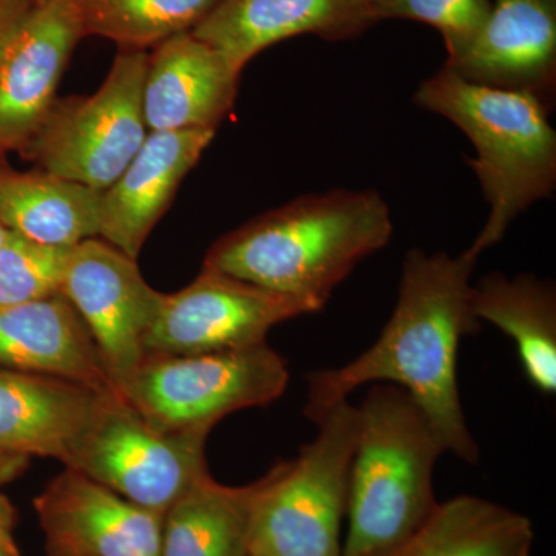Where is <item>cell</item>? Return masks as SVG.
I'll return each mask as SVG.
<instances>
[{
	"label": "cell",
	"instance_id": "1",
	"mask_svg": "<svg viewBox=\"0 0 556 556\" xmlns=\"http://www.w3.org/2000/svg\"><path fill=\"white\" fill-rule=\"evenodd\" d=\"M477 260L412 249L402 265L396 308L378 342L340 368L308 376L303 413L314 424L367 383L404 388L426 413L445 452L478 464L479 447L467 426L457 388L460 340L477 334L470 285Z\"/></svg>",
	"mask_w": 556,
	"mask_h": 556
},
{
	"label": "cell",
	"instance_id": "2",
	"mask_svg": "<svg viewBox=\"0 0 556 556\" xmlns=\"http://www.w3.org/2000/svg\"><path fill=\"white\" fill-rule=\"evenodd\" d=\"M391 236L390 207L379 192L336 189L252 219L219 239L203 266L298 299L317 313Z\"/></svg>",
	"mask_w": 556,
	"mask_h": 556
},
{
	"label": "cell",
	"instance_id": "3",
	"mask_svg": "<svg viewBox=\"0 0 556 556\" xmlns=\"http://www.w3.org/2000/svg\"><path fill=\"white\" fill-rule=\"evenodd\" d=\"M415 102L456 124L477 150L467 163L490 206L484 228L466 251L478 260L506 236L519 214L554 193L556 134L547 102L526 90L468 83L447 65L420 84Z\"/></svg>",
	"mask_w": 556,
	"mask_h": 556
},
{
	"label": "cell",
	"instance_id": "4",
	"mask_svg": "<svg viewBox=\"0 0 556 556\" xmlns=\"http://www.w3.org/2000/svg\"><path fill=\"white\" fill-rule=\"evenodd\" d=\"M357 409L343 556H386L437 510L433 470L445 450L404 388L375 383Z\"/></svg>",
	"mask_w": 556,
	"mask_h": 556
},
{
	"label": "cell",
	"instance_id": "5",
	"mask_svg": "<svg viewBox=\"0 0 556 556\" xmlns=\"http://www.w3.org/2000/svg\"><path fill=\"white\" fill-rule=\"evenodd\" d=\"M317 437L295 459L262 478L251 522V556H343L340 527L358 438L348 401L317 420Z\"/></svg>",
	"mask_w": 556,
	"mask_h": 556
},
{
	"label": "cell",
	"instance_id": "6",
	"mask_svg": "<svg viewBox=\"0 0 556 556\" xmlns=\"http://www.w3.org/2000/svg\"><path fill=\"white\" fill-rule=\"evenodd\" d=\"M288 382L287 362L265 342L193 356H150L118 393L161 430L211 431L232 413L273 404Z\"/></svg>",
	"mask_w": 556,
	"mask_h": 556
},
{
	"label": "cell",
	"instance_id": "7",
	"mask_svg": "<svg viewBox=\"0 0 556 556\" xmlns=\"http://www.w3.org/2000/svg\"><path fill=\"white\" fill-rule=\"evenodd\" d=\"M149 53L121 50L91 97L54 100L24 150L42 172L104 192L148 138L142 89Z\"/></svg>",
	"mask_w": 556,
	"mask_h": 556
},
{
	"label": "cell",
	"instance_id": "8",
	"mask_svg": "<svg viewBox=\"0 0 556 556\" xmlns=\"http://www.w3.org/2000/svg\"><path fill=\"white\" fill-rule=\"evenodd\" d=\"M207 430L166 431L130 407L121 394L100 408L65 468L79 471L148 510L167 508L201 478Z\"/></svg>",
	"mask_w": 556,
	"mask_h": 556
},
{
	"label": "cell",
	"instance_id": "9",
	"mask_svg": "<svg viewBox=\"0 0 556 556\" xmlns=\"http://www.w3.org/2000/svg\"><path fill=\"white\" fill-rule=\"evenodd\" d=\"M313 309L280 292L204 268L175 294H163L150 331V356H193L262 345L278 324Z\"/></svg>",
	"mask_w": 556,
	"mask_h": 556
},
{
	"label": "cell",
	"instance_id": "10",
	"mask_svg": "<svg viewBox=\"0 0 556 556\" xmlns=\"http://www.w3.org/2000/svg\"><path fill=\"white\" fill-rule=\"evenodd\" d=\"M83 38L80 0H24L0 28V156L24 148L46 118Z\"/></svg>",
	"mask_w": 556,
	"mask_h": 556
},
{
	"label": "cell",
	"instance_id": "11",
	"mask_svg": "<svg viewBox=\"0 0 556 556\" xmlns=\"http://www.w3.org/2000/svg\"><path fill=\"white\" fill-rule=\"evenodd\" d=\"M61 294L78 311L116 390L148 361L146 343L161 306L137 265L108 241L89 239L70 252Z\"/></svg>",
	"mask_w": 556,
	"mask_h": 556
},
{
	"label": "cell",
	"instance_id": "12",
	"mask_svg": "<svg viewBox=\"0 0 556 556\" xmlns=\"http://www.w3.org/2000/svg\"><path fill=\"white\" fill-rule=\"evenodd\" d=\"M49 556H160L163 514L65 468L35 500Z\"/></svg>",
	"mask_w": 556,
	"mask_h": 556
},
{
	"label": "cell",
	"instance_id": "13",
	"mask_svg": "<svg viewBox=\"0 0 556 556\" xmlns=\"http://www.w3.org/2000/svg\"><path fill=\"white\" fill-rule=\"evenodd\" d=\"M153 49L142 89L149 131L217 130L236 102L241 73L190 31Z\"/></svg>",
	"mask_w": 556,
	"mask_h": 556
},
{
	"label": "cell",
	"instance_id": "14",
	"mask_svg": "<svg viewBox=\"0 0 556 556\" xmlns=\"http://www.w3.org/2000/svg\"><path fill=\"white\" fill-rule=\"evenodd\" d=\"M555 0H492L473 42L447 62L468 83L526 90L546 102L555 86Z\"/></svg>",
	"mask_w": 556,
	"mask_h": 556
},
{
	"label": "cell",
	"instance_id": "15",
	"mask_svg": "<svg viewBox=\"0 0 556 556\" xmlns=\"http://www.w3.org/2000/svg\"><path fill=\"white\" fill-rule=\"evenodd\" d=\"M215 131H149L126 170L101 193L102 239L137 260L182 179L215 138Z\"/></svg>",
	"mask_w": 556,
	"mask_h": 556
},
{
	"label": "cell",
	"instance_id": "16",
	"mask_svg": "<svg viewBox=\"0 0 556 556\" xmlns=\"http://www.w3.org/2000/svg\"><path fill=\"white\" fill-rule=\"evenodd\" d=\"M104 396L72 380L0 368V453L67 467Z\"/></svg>",
	"mask_w": 556,
	"mask_h": 556
},
{
	"label": "cell",
	"instance_id": "17",
	"mask_svg": "<svg viewBox=\"0 0 556 556\" xmlns=\"http://www.w3.org/2000/svg\"><path fill=\"white\" fill-rule=\"evenodd\" d=\"M0 368L119 394L78 311L62 294L0 306Z\"/></svg>",
	"mask_w": 556,
	"mask_h": 556
},
{
	"label": "cell",
	"instance_id": "18",
	"mask_svg": "<svg viewBox=\"0 0 556 556\" xmlns=\"http://www.w3.org/2000/svg\"><path fill=\"white\" fill-rule=\"evenodd\" d=\"M368 24L365 9L353 0H222L190 33L241 73L260 51L280 40L305 33L342 38Z\"/></svg>",
	"mask_w": 556,
	"mask_h": 556
},
{
	"label": "cell",
	"instance_id": "19",
	"mask_svg": "<svg viewBox=\"0 0 556 556\" xmlns=\"http://www.w3.org/2000/svg\"><path fill=\"white\" fill-rule=\"evenodd\" d=\"M101 193L47 172L0 167V222L38 243L73 248L100 236Z\"/></svg>",
	"mask_w": 556,
	"mask_h": 556
},
{
	"label": "cell",
	"instance_id": "20",
	"mask_svg": "<svg viewBox=\"0 0 556 556\" xmlns=\"http://www.w3.org/2000/svg\"><path fill=\"white\" fill-rule=\"evenodd\" d=\"M471 309L479 321L495 325L518 346L530 382L556 393V292L551 281L522 274L495 273L473 287Z\"/></svg>",
	"mask_w": 556,
	"mask_h": 556
},
{
	"label": "cell",
	"instance_id": "21",
	"mask_svg": "<svg viewBox=\"0 0 556 556\" xmlns=\"http://www.w3.org/2000/svg\"><path fill=\"white\" fill-rule=\"evenodd\" d=\"M262 479L223 485L207 473L163 518L160 556H251V522Z\"/></svg>",
	"mask_w": 556,
	"mask_h": 556
},
{
	"label": "cell",
	"instance_id": "22",
	"mask_svg": "<svg viewBox=\"0 0 556 556\" xmlns=\"http://www.w3.org/2000/svg\"><path fill=\"white\" fill-rule=\"evenodd\" d=\"M533 541L525 515L463 495L439 504L426 525L386 556H530Z\"/></svg>",
	"mask_w": 556,
	"mask_h": 556
},
{
	"label": "cell",
	"instance_id": "23",
	"mask_svg": "<svg viewBox=\"0 0 556 556\" xmlns=\"http://www.w3.org/2000/svg\"><path fill=\"white\" fill-rule=\"evenodd\" d=\"M222 0H80L86 36L146 50L193 30Z\"/></svg>",
	"mask_w": 556,
	"mask_h": 556
},
{
	"label": "cell",
	"instance_id": "24",
	"mask_svg": "<svg viewBox=\"0 0 556 556\" xmlns=\"http://www.w3.org/2000/svg\"><path fill=\"white\" fill-rule=\"evenodd\" d=\"M73 248L49 247L7 229L0 249V306L61 294Z\"/></svg>",
	"mask_w": 556,
	"mask_h": 556
},
{
	"label": "cell",
	"instance_id": "25",
	"mask_svg": "<svg viewBox=\"0 0 556 556\" xmlns=\"http://www.w3.org/2000/svg\"><path fill=\"white\" fill-rule=\"evenodd\" d=\"M492 9V0H383L365 9L368 20H412L438 28L447 43L448 62L468 49Z\"/></svg>",
	"mask_w": 556,
	"mask_h": 556
},
{
	"label": "cell",
	"instance_id": "26",
	"mask_svg": "<svg viewBox=\"0 0 556 556\" xmlns=\"http://www.w3.org/2000/svg\"><path fill=\"white\" fill-rule=\"evenodd\" d=\"M16 508L9 497L0 493V546L17 547L14 541V527H16Z\"/></svg>",
	"mask_w": 556,
	"mask_h": 556
},
{
	"label": "cell",
	"instance_id": "27",
	"mask_svg": "<svg viewBox=\"0 0 556 556\" xmlns=\"http://www.w3.org/2000/svg\"><path fill=\"white\" fill-rule=\"evenodd\" d=\"M30 466V457L0 453V485L14 481Z\"/></svg>",
	"mask_w": 556,
	"mask_h": 556
},
{
	"label": "cell",
	"instance_id": "28",
	"mask_svg": "<svg viewBox=\"0 0 556 556\" xmlns=\"http://www.w3.org/2000/svg\"><path fill=\"white\" fill-rule=\"evenodd\" d=\"M24 3V0H0V28L3 27L11 14Z\"/></svg>",
	"mask_w": 556,
	"mask_h": 556
},
{
	"label": "cell",
	"instance_id": "29",
	"mask_svg": "<svg viewBox=\"0 0 556 556\" xmlns=\"http://www.w3.org/2000/svg\"><path fill=\"white\" fill-rule=\"evenodd\" d=\"M0 556H21L20 548L0 546Z\"/></svg>",
	"mask_w": 556,
	"mask_h": 556
},
{
	"label": "cell",
	"instance_id": "30",
	"mask_svg": "<svg viewBox=\"0 0 556 556\" xmlns=\"http://www.w3.org/2000/svg\"><path fill=\"white\" fill-rule=\"evenodd\" d=\"M357 7H362V9H367L369 5H375V3L383 2V0H353Z\"/></svg>",
	"mask_w": 556,
	"mask_h": 556
},
{
	"label": "cell",
	"instance_id": "31",
	"mask_svg": "<svg viewBox=\"0 0 556 556\" xmlns=\"http://www.w3.org/2000/svg\"><path fill=\"white\" fill-rule=\"evenodd\" d=\"M7 228L0 222V249H2L3 240H5Z\"/></svg>",
	"mask_w": 556,
	"mask_h": 556
}]
</instances>
